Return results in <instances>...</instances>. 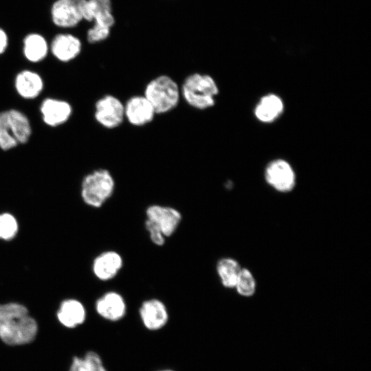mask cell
<instances>
[{"label": "cell", "instance_id": "obj_4", "mask_svg": "<svg viewBox=\"0 0 371 371\" xmlns=\"http://www.w3.org/2000/svg\"><path fill=\"white\" fill-rule=\"evenodd\" d=\"M143 95L150 102L157 115L173 111L181 100L180 85L166 74L159 75L148 82Z\"/></svg>", "mask_w": 371, "mask_h": 371}, {"label": "cell", "instance_id": "obj_1", "mask_svg": "<svg viewBox=\"0 0 371 371\" xmlns=\"http://www.w3.org/2000/svg\"><path fill=\"white\" fill-rule=\"evenodd\" d=\"M38 332V324L23 304L10 302L0 304V339L10 346L32 341Z\"/></svg>", "mask_w": 371, "mask_h": 371}, {"label": "cell", "instance_id": "obj_2", "mask_svg": "<svg viewBox=\"0 0 371 371\" xmlns=\"http://www.w3.org/2000/svg\"><path fill=\"white\" fill-rule=\"evenodd\" d=\"M181 99L196 110H206L214 106L219 89L209 74L194 72L189 74L180 85Z\"/></svg>", "mask_w": 371, "mask_h": 371}, {"label": "cell", "instance_id": "obj_10", "mask_svg": "<svg viewBox=\"0 0 371 371\" xmlns=\"http://www.w3.org/2000/svg\"><path fill=\"white\" fill-rule=\"evenodd\" d=\"M49 43V53L62 63L74 60L82 49L81 39L69 31H58L52 36Z\"/></svg>", "mask_w": 371, "mask_h": 371}, {"label": "cell", "instance_id": "obj_12", "mask_svg": "<svg viewBox=\"0 0 371 371\" xmlns=\"http://www.w3.org/2000/svg\"><path fill=\"white\" fill-rule=\"evenodd\" d=\"M265 179L276 190L280 192L291 191L295 185V175L291 166L283 159L271 161L265 169Z\"/></svg>", "mask_w": 371, "mask_h": 371}, {"label": "cell", "instance_id": "obj_21", "mask_svg": "<svg viewBox=\"0 0 371 371\" xmlns=\"http://www.w3.org/2000/svg\"><path fill=\"white\" fill-rule=\"evenodd\" d=\"M242 267L237 260L232 258H220L216 265V271L221 284L227 289H233Z\"/></svg>", "mask_w": 371, "mask_h": 371}, {"label": "cell", "instance_id": "obj_17", "mask_svg": "<svg viewBox=\"0 0 371 371\" xmlns=\"http://www.w3.org/2000/svg\"><path fill=\"white\" fill-rule=\"evenodd\" d=\"M21 49L27 61L38 63L48 56L49 43L44 34L38 32H30L22 37Z\"/></svg>", "mask_w": 371, "mask_h": 371}, {"label": "cell", "instance_id": "obj_8", "mask_svg": "<svg viewBox=\"0 0 371 371\" xmlns=\"http://www.w3.org/2000/svg\"><path fill=\"white\" fill-rule=\"evenodd\" d=\"M94 118L102 127L114 129L124 121V104L117 96L106 94L99 99L94 105Z\"/></svg>", "mask_w": 371, "mask_h": 371}, {"label": "cell", "instance_id": "obj_5", "mask_svg": "<svg viewBox=\"0 0 371 371\" xmlns=\"http://www.w3.org/2000/svg\"><path fill=\"white\" fill-rule=\"evenodd\" d=\"M32 128L28 117L16 109L0 112V148L10 150L19 145L26 144Z\"/></svg>", "mask_w": 371, "mask_h": 371}, {"label": "cell", "instance_id": "obj_9", "mask_svg": "<svg viewBox=\"0 0 371 371\" xmlns=\"http://www.w3.org/2000/svg\"><path fill=\"white\" fill-rule=\"evenodd\" d=\"M145 216L146 219L155 225L166 238L175 234L183 219L178 209L158 203L147 206Z\"/></svg>", "mask_w": 371, "mask_h": 371}, {"label": "cell", "instance_id": "obj_19", "mask_svg": "<svg viewBox=\"0 0 371 371\" xmlns=\"http://www.w3.org/2000/svg\"><path fill=\"white\" fill-rule=\"evenodd\" d=\"M59 322L67 328H74L86 319L87 311L84 304L75 298L63 300L56 314Z\"/></svg>", "mask_w": 371, "mask_h": 371}, {"label": "cell", "instance_id": "obj_13", "mask_svg": "<svg viewBox=\"0 0 371 371\" xmlns=\"http://www.w3.org/2000/svg\"><path fill=\"white\" fill-rule=\"evenodd\" d=\"M138 311L142 324L148 330H161L168 322V308L165 303L158 298L145 300L142 302Z\"/></svg>", "mask_w": 371, "mask_h": 371}, {"label": "cell", "instance_id": "obj_27", "mask_svg": "<svg viewBox=\"0 0 371 371\" xmlns=\"http://www.w3.org/2000/svg\"><path fill=\"white\" fill-rule=\"evenodd\" d=\"M158 371H174V370H170V369H164V370H158Z\"/></svg>", "mask_w": 371, "mask_h": 371}, {"label": "cell", "instance_id": "obj_26", "mask_svg": "<svg viewBox=\"0 0 371 371\" xmlns=\"http://www.w3.org/2000/svg\"><path fill=\"white\" fill-rule=\"evenodd\" d=\"M10 38L8 32L0 26V55L3 54L10 45Z\"/></svg>", "mask_w": 371, "mask_h": 371}, {"label": "cell", "instance_id": "obj_11", "mask_svg": "<svg viewBox=\"0 0 371 371\" xmlns=\"http://www.w3.org/2000/svg\"><path fill=\"white\" fill-rule=\"evenodd\" d=\"M124 267V258L117 251L108 249L96 255L91 262L94 277L101 282H108L118 276Z\"/></svg>", "mask_w": 371, "mask_h": 371}, {"label": "cell", "instance_id": "obj_20", "mask_svg": "<svg viewBox=\"0 0 371 371\" xmlns=\"http://www.w3.org/2000/svg\"><path fill=\"white\" fill-rule=\"evenodd\" d=\"M283 109V102L278 95L268 94L263 96L256 105L255 115L260 121L269 123L278 118Z\"/></svg>", "mask_w": 371, "mask_h": 371}, {"label": "cell", "instance_id": "obj_16", "mask_svg": "<svg viewBox=\"0 0 371 371\" xmlns=\"http://www.w3.org/2000/svg\"><path fill=\"white\" fill-rule=\"evenodd\" d=\"M72 112L71 104L61 99L46 98L40 105L41 118L50 127H56L67 122Z\"/></svg>", "mask_w": 371, "mask_h": 371}, {"label": "cell", "instance_id": "obj_18", "mask_svg": "<svg viewBox=\"0 0 371 371\" xmlns=\"http://www.w3.org/2000/svg\"><path fill=\"white\" fill-rule=\"evenodd\" d=\"M14 85L19 96L23 99L32 100L42 93L44 81L36 71L23 69L16 75Z\"/></svg>", "mask_w": 371, "mask_h": 371}, {"label": "cell", "instance_id": "obj_15", "mask_svg": "<svg viewBox=\"0 0 371 371\" xmlns=\"http://www.w3.org/2000/svg\"><path fill=\"white\" fill-rule=\"evenodd\" d=\"M96 313L103 319L109 322L122 319L127 311V304L124 296L115 291H108L95 301Z\"/></svg>", "mask_w": 371, "mask_h": 371}, {"label": "cell", "instance_id": "obj_14", "mask_svg": "<svg viewBox=\"0 0 371 371\" xmlns=\"http://www.w3.org/2000/svg\"><path fill=\"white\" fill-rule=\"evenodd\" d=\"M124 104V119L134 126L141 127L151 123L157 115L143 94L133 95Z\"/></svg>", "mask_w": 371, "mask_h": 371}, {"label": "cell", "instance_id": "obj_3", "mask_svg": "<svg viewBox=\"0 0 371 371\" xmlns=\"http://www.w3.org/2000/svg\"><path fill=\"white\" fill-rule=\"evenodd\" d=\"M115 185V178L108 169H95L81 180L80 199L90 207L100 208L113 196Z\"/></svg>", "mask_w": 371, "mask_h": 371}, {"label": "cell", "instance_id": "obj_6", "mask_svg": "<svg viewBox=\"0 0 371 371\" xmlns=\"http://www.w3.org/2000/svg\"><path fill=\"white\" fill-rule=\"evenodd\" d=\"M84 21L92 23L86 32V40L95 44L106 40L115 23L111 0H87Z\"/></svg>", "mask_w": 371, "mask_h": 371}, {"label": "cell", "instance_id": "obj_23", "mask_svg": "<svg viewBox=\"0 0 371 371\" xmlns=\"http://www.w3.org/2000/svg\"><path fill=\"white\" fill-rule=\"evenodd\" d=\"M19 222L16 216L10 212H0V240L10 242L19 232Z\"/></svg>", "mask_w": 371, "mask_h": 371}, {"label": "cell", "instance_id": "obj_24", "mask_svg": "<svg viewBox=\"0 0 371 371\" xmlns=\"http://www.w3.org/2000/svg\"><path fill=\"white\" fill-rule=\"evenodd\" d=\"M234 289L238 294L245 297H249L254 294L256 282L252 273L249 269H241Z\"/></svg>", "mask_w": 371, "mask_h": 371}, {"label": "cell", "instance_id": "obj_7", "mask_svg": "<svg viewBox=\"0 0 371 371\" xmlns=\"http://www.w3.org/2000/svg\"><path fill=\"white\" fill-rule=\"evenodd\" d=\"M87 0H54L49 8L52 25L59 31L78 27L84 21Z\"/></svg>", "mask_w": 371, "mask_h": 371}, {"label": "cell", "instance_id": "obj_22", "mask_svg": "<svg viewBox=\"0 0 371 371\" xmlns=\"http://www.w3.org/2000/svg\"><path fill=\"white\" fill-rule=\"evenodd\" d=\"M69 371H107L100 355L87 352L83 357H74Z\"/></svg>", "mask_w": 371, "mask_h": 371}, {"label": "cell", "instance_id": "obj_25", "mask_svg": "<svg viewBox=\"0 0 371 371\" xmlns=\"http://www.w3.org/2000/svg\"><path fill=\"white\" fill-rule=\"evenodd\" d=\"M144 227L153 245L157 247H162L165 245L167 238L155 225L145 219Z\"/></svg>", "mask_w": 371, "mask_h": 371}]
</instances>
